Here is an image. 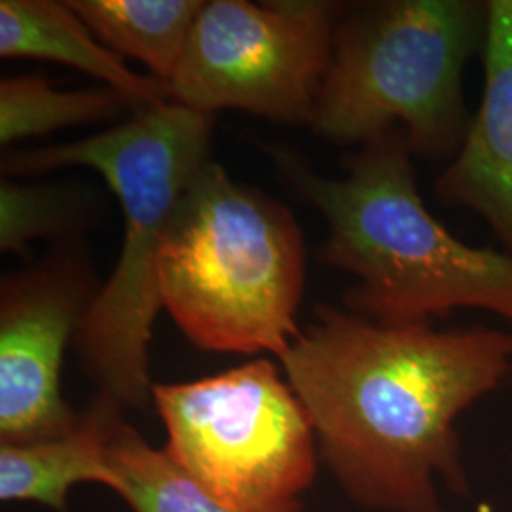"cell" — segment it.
<instances>
[{
	"instance_id": "cell-1",
	"label": "cell",
	"mask_w": 512,
	"mask_h": 512,
	"mask_svg": "<svg viewBox=\"0 0 512 512\" xmlns=\"http://www.w3.org/2000/svg\"><path fill=\"white\" fill-rule=\"evenodd\" d=\"M279 363L348 499L372 512H444L439 480L469 495L456 421L512 374V334L321 306Z\"/></svg>"
},
{
	"instance_id": "cell-2",
	"label": "cell",
	"mask_w": 512,
	"mask_h": 512,
	"mask_svg": "<svg viewBox=\"0 0 512 512\" xmlns=\"http://www.w3.org/2000/svg\"><path fill=\"white\" fill-rule=\"evenodd\" d=\"M275 156L327 222L321 262L357 279L346 293L349 311L418 323L476 308L512 323V253L467 245L429 213L401 129L348 156L342 179L321 177L283 150Z\"/></svg>"
},
{
	"instance_id": "cell-3",
	"label": "cell",
	"mask_w": 512,
	"mask_h": 512,
	"mask_svg": "<svg viewBox=\"0 0 512 512\" xmlns=\"http://www.w3.org/2000/svg\"><path fill=\"white\" fill-rule=\"evenodd\" d=\"M211 120L209 114L167 101L137 109L124 124L92 137L2 158V171L10 175L90 167L122 203V253L76 334L99 397L122 410L152 403L148 348L162 308L160 253L184 188L211 160Z\"/></svg>"
},
{
	"instance_id": "cell-4",
	"label": "cell",
	"mask_w": 512,
	"mask_h": 512,
	"mask_svg": "<svg viewBox=\"0 0 512 512\" xmlns=\"http://www.w3.org/2000/svg\"><path fill=\"white\" fill-rule=\"evenodd\" d=\"M304 256L287 207L207 160L165 234L162 308L200 349L281 359L300 334Z\"/></svg>"
},
{
	"instance_id": "cell-5",
	"label": "cell",
	"mask_w": 512,
	"mask_h": 512,
	"mask_svg": "<svg viewBox=\"0 0 512 512\" xmlns=\"http://www.w3.org/2000/svg\"><path fill=\"white\" fill-rule=\"evenodd\" d=\"M488 0H389L340 19L311 126L344 145L401 129L414 156L452 160L471 122L463 73Z\"/></svg>"
},
{
	"instance_id": "cell-6",
	"label": "cell",
	"mask_w": 512,
	"mask_h": 512,
	"mask_svg": "<svg viewBox=\"0 0 512 512\" xmlns=\"http://www.w3.org/2000/svg\"><path fill=\"white\" fill-rule=\"evenodd\" d=\"M165 452L220 505L236 512H300L319 446L306 408L270 359L215 376L156 384Z\"/></svg>"
},
{
	"instance_id": "cell-7",
	"label": "cell",
	"mask_w": 512,
	"mask_h": 512,
	"mask_svg": "<svg viewBox=\"0 0 512 512\" xmlns=\"http://www.w3.org/2000/svg\"><path fill=\"white\" fill-rule=\"evenodd\" d=\"M340 14L325 0L203 2L169 101L209 116L239 109L311 124Z\"/></svg>"
},
{
	"instance_id": "cell-8",
	"label": "cell",
	"mask_w": 512,
	"mask_h": 512,
	"mask_svg": "<svg viewBox=\"0 0 512 512\" xmlns=\"http://www.w3.org/2000/svg\"><path fill=\"white\" fill-rule=\"evenodd\" d=\"M93 298L71 275L42 270L4 283L0 298V442L69 433L80 416L61 393V365Z\"/></svg>"
},
{
	"instance_id": "cell-9",
	"label": "cell",
	"mask_w": 512,
	"mask_h": 512,
	"mask_svg": "<svg viewBox=\"0 0 512 512\" xmlns=\"http://www.w3.org/2000/svg\"><path fill=\"white\" fill-rule=\"evenodd\" d=\"M482 63L480 107L435 192L444 205L486 220L512 253V0H488Z\"/></svg>"
},
{
	"instance_id": "cell-10",
	"label": "cell",
	"mask_w": 512,
	"mask_h": 512,
	"mask_svg": "<svg viewBox=\"0 0 512 512\" xmlns=\"http://www.w3.org/2000/svg\"><path fill=\"white\" fill-rule=\"evenodd\" d=\"M122 418L120 406L99 397L65 435L21 444L0 442V501L69 512L74 486L99 484L112 490L110 440Z\"/></svg>"
},
{
	"instance_id": "cell-11",
	"label": "cell",
	"mask_w": 512,
	"mask_h": 512,
	"mask_svg": "<svg viewBox=\"0 0 512 512\" xmlns=\"http://www.w3.org/2000/svg\"><path fill=\"white\" fill-rule=\"evenodd\" d=\"M0 55L27 57L74 67L122 93L135 109L169 101V86L131 71L122 57L93 35L69 4L52 0L0 2Z\"/></svg>"
},
{
	"instance_id": "cell-12",
	"label": "cell",
	"mask_w": 512,
	"mask_h": 512,
	"mask_svg": "<svg viewBox=\"0 0 512 512\" xmlns=\"http://www.w3.org/2000/svg\"><path fill=\"white\" fill-rule=\"evenodd\" d=\"M114 54L141 61L169 82L183 61L202 0H71L67 2Z\"/></svg>"
},
{
	"instance_id": "cell-13",
	"label": "cell",
	"mask_w": 512,
	"mask_h": 512,
	"mask_svg": "<svg viewBox=\"0 0 512 512\" xmlns=\"http://www.w3.org/2000/svg\"><path fill=\"white\" fill-rule=\"evenodd\" d=\"M109 461L112 492L133 512H236L220 505L124 418L110 440Z\"/></svg>"
},
{
	"instance_id": "cell-14",
	"label": "cell",
	"mask_w": 512,
	"mask_h": 512,
	"mask_svg": "<svg viewBox=\"0 0 512 512\" xmlns=\"http://www.w3.org/2000/svg\"><path fill=\"white\" fill-rule=\"evenodd\" d=\"M128 107L135 109L110 88L59 92L42 76L6 78L0 84V143L8 147L57 129L107 122Z\"/></svg>"
},
{
	"instance_id": "cell-15",
	"label": "cell",
	"mask_w": 512,
	"mask_h": 512,
	"mask_svg": "<svg viewBox=\"0 0 512 512\" xmlns=\"http://www.w3.org/2000/svg\"><path fill=\"white\" fill-rule=\"evenodd\" d=\"M82 222V205L67 190L44 184L0 183V249L21 253L35 239L71 232Z\"/></svg>"
},
{
	"instance_id": "cell-16",
	"label": "cell",
	"mask_w": 512,
	"mask_h": 512,
	"mask_svg": "<svg viewBox=\"0 0 512 512\" xmlns=\"http://www.w3.org/2000/svg\"><path fill=\"white\" fill-rule=\"evenodd\" d=\"M478 512H497L495 509H492L490 505H482V507H478Z\"/></svg>"
}]
</instances>
